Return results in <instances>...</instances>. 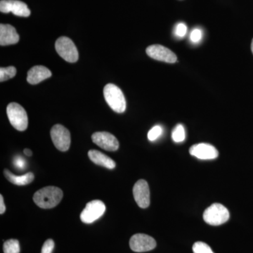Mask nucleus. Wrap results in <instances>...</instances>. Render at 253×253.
<instances>
[{
  "mask_svg": "<svg viewBox=\"0 0 253 253\" xmlns=\"http://www.w3.org/2000/svg\"><path fill=\"white\" fill-rule=\"evenodd\" d=\"M4 174L5 177L10 182L17 186H25L31 184L32 181L34 180L35 178L34 174L32 172H28L22 176H16L8 169H4Z\"/></svg>",
  "mask_w": 253,
  "mask_h": 253,
  "instance_id": "obj_17",
  "label": "nucleus"
},
{
  "mask_svg": "<svg viewBox=\"0 0 253 253\" xmlns=\"http://www.w3.org/2000/svg\"><path fill=\"white\" fill-rule=\"evenodd\" d=\"M50 134L53 144L56 149L63 152L69 149L71 142V134L65 126L59 124L55 125L51 128Z\"/></svg>",
  "mask_w": 253,
  "mask_h": 253,
  "instance_id": "obj_6",
  "label": "nucleus"
},
{
  "mask_svg": "<svg viewBox=\"0 0 253 253\" xmlns=\"http://www.w3.org/2000/svg\"><path fill=\"white\" fill-rule=\"evenodd\" d=\"M94 144L108 151H116L119 148V142L116 136L106 131H98L91 136Z\"/></svg>",
  "mask_w": 253,
  "mask_h": 253,
  "instance_id": "obj_11",
  "label": "nucleus"
},
{
  "mask_svg": "<svg viewBox=\"0 0 253 253\" xmlns=\"http://www.w3.org/2000/svg\"><path fill=\"white\" fill-rule=\"evenodd\" d=\"M191 156L201 160L215 159L219 156V152L214 146L206 143L193 145L189 149Z\"/></svg>",
  "mask_w": 253,
  "mask_h": 253,
  "instance_id": "obj_13",
  "label": "nucleus"
},
{
  "mask_svg": "<svg viewBox=\"0 0 253 253\" xmlns=\"http://www.w3.org/2000/svg\"><path fill=\"white\" fill-rule=\"evenodd\" d=\"M172 138L173 141L176 143H181L185 140V129H184V126L182 125H177L174 127L172 132Z\"/></svg>",
  "mask_w": 253,
  "mask_h": 253,
  "instance_id": "obj_18",
  "label": "nucleus"
},
{
  "mask_svg": "<svg viewBox=\"0 0 253 253\" xmlns=\"http://www.w3.org/2000/svg\"><path fill=\"white\" fill-rule=\"evenodd\" d=\"M88 156L89 159L98 166H103L108 168V169H112L116 168V164L113 160L106 156L103 153L100 152L96 150H90L88 152Z\"/></svg>",
  "mask_w": 253,
  "mask_h": 253,
  "instance_id": "obj_16",
  "label": "nucleus"
},
{
  "mask_svg": "<svg viewBox=\"0 0 253 253\" xmlns=\"http://www.w3.org/2000/svg\"><path fill=\"white\" fill-rule=\"evenodd\" d=\"M202 31L199 28H196L192 31L190 35V40L192 42L198 43L202 39Z\"/></svg>",
  "mask_w": 253,
  "mask_h": 253,
  "instance_id": "obj_23",
  "label": "nucleus"
},
{
  "mask_svg": "<svg viewBox=\"0 0 253 253\" xmlns=\"http://www.w3.org/2000/svg\"><path fill=\"white\" fill-rule=\"evenodd\" d=\"M163 128L160 126H154L148 133V139L151 141H156L162 134Z\"/></svg>",
  "mask_w": 253,
  "mask_h": 253,
  "instance_id": "obj_22",
  "label": "nucleus"
},
{
  "mask_svg": "<svg viewBox=\"0 0 253 253\" xmlns=\"http://www.w3.org/2000/svg\"><path fill=\"white\" fill-rule=\"evenodd\" d=\"M10 123L18 131H25L28 127V119L26 110L17 103H11L6 108Z\"/></svg>",
  "mask_w": 253,
  "mask_h": 253,
  "instance_id": "obj_4",
  "label": "nucleus"
},
{
  "mask_svg": "<svg viewBox=\"0 0 253 253\" xmlns=\"http://www.w3.org/2000/svg\"><path fill=\"white\" fill-rule=\"evenodd\" d=\"M104 95L106 102L110 108L118 113L126 111V99L122 90L118 86L113 84H108L105 86Z\"/></svg>",
  "mask_w": 253,
  "mask_h": 253,
  "instance_id": "obj_2",
  "label": "nucleus"
},
{
  "mask_svg": "<svg viewBox=\"0 0 253 253\" xmlns=\"http://www.w3.org/2000/svg\"><path fill=\"white\" fill-rule=\"evenodd\" d=\"M19 36L14 27L9 24L0 25V45L7 46L16 44Z\"/></svg>",
  "mask_w": 253,
  "mask_h": 253,
  "instance_id": "obj_14",
  "label": "nucleus"
},
{
  "mask_svg": "<svg viewBox=\"0 0 253 253\" xmlns=\"http://www.w3.org/2000/svg\"><path fill=\"white\" fill-rule=\"evenodd\" d=\"M4 253H19L20 244L18 240L9 239L5 241L3 246Z\"/></svg>",
  "mask_w": 253,
  "mask_h": 253,
  "instance_id": "obj_19",
  "label": "nucleus"
},
{
  "mask_svg": "<svg viewBox=\"0 0 253 253\" xmlns=\"http://www.w3.org/2000/svg\"><path fill=\"white\" fill-rule=\"evenodd\" d=\"M133 195L136 204L141 208H147L150 205V190L147 181L139 179L133 188Z\"/></svg>",
  "mask_w": 253,
  "mask_h": 253,
  "instance_id": "obj_12",
  "label": "nucleus"
},
{
  "mask_svg": "<svg viewBox=\"0 0 253 253\" xmlns=\"http://www.w3.org/2000/svg\"><path fill=\"white\" fill-rule=\"evenodd\" d=\"M26 161L21 156H17L14 159V164L16 168H19V169H24L26 167Z\"/></svg>",
  "mask_w": 253,
  "mask_h": 253,
  "instance_id": "obj_26",
  "label": "nucleus"
},
{
  "mask_svg": "<svg viewBox=\"0 0 253 253\" xmlns=\"http://www.w3.org/2000/svg\"><path fill=\"white\" fill-rule=\"evenodd\" d=\"M50 70L43 66H34L28 72L27 81L31 84H37L51 77Z\"/></svg>",
  "mask_w": 253,
  "mask_h": 253,
  "instance_id": "obj_15",
  "label": "nucleus"
},
{
  "mask_svg": "<svg viewBox=\"0 0 253 253\" xmlns=\"http://www.w3.org/2000/svg\"><path fill=\"white\" fill-rule=\"evenodd\" d=\"M54 249V241L52 239L46 240L42 248L41 253H52Z\"/></svg>",
  "mask_w": 253,
  "mask_h": 253,
  "instance_id": "obj_24",
  "label": "nucleus"
},
{
  "mask_svg": "<svg viewBox=\"0 0 253 253\" xmlns=\"http://www.w3.org/2000/svg\"><path fill=\"white\" fill-rule=\"evenodd\" d=\"M16 74V69L14 66L0 68V81L4 82L14 78Z\"/></svg>",
  "mask_w": 253,
  "mask_h": 253,
  "instance_id": "obj_20",
  "label": "nucleus"
},
{
  "mask_svg": "<svg viewBox=\"0 0 253 253\" xmlns=\"http://www.w3.org/2000/svg\"><path fill=\"white\" fill-rule=\"evenodd\" d=\"M131 251L136 253L147 252L156 247V241L151 236L144 234H136L129 241Z\"/></svg>",
  "mask_w": 253,
  "mask_h": 253,
  "instance_id": "obj_8",
  "label": "nucleus"
},
{
  "mask_svg": "<svg viewBox=\"0 0 253 253\" xmlns=\"http://www.w3.org/2000/svg\"><path fill=\"white\" fill-rule=\"evenodd\" d=\"M62 190L56 186H46L37 191L33 196V201L38 207L51 209L56 207L63 198Z\"/></svg>",
  "mask_w": 253,
  "mask_h": 253,
  "instance_id": "obj_1",
  "label": "nucleus"
},
{
  "mask_svg": "<svg viewBox=\"0 0 253 253\" xmlns=\"http://www.w3.org/2000/svg\"><path fill=\"white\" fill-rule=\"evenodd\" d=\"M106 211L104 203L99 200H95L86 205V207L82 211L81 219L83 223L91 224L99 219Z\"/></svg>",
  "mask_w": 253,
  "mask_h": 253,
  "instance_id": "obj_7",
  "label": "nucleus"
},
{
  "mask_svg": "<svg viewBox=\"0 0 253 253\" xmlns=\"http://www.w3.org/2000/svg\"><path fill=\"white\" fill-rule=\"evenodd\" d=\"M146 51L149 57L163 62L174 63L177 60V57L174 52L161 44H153L149 46Z\"/></svg>",
  "mask_w": 253,
  "mask_h": 253,
  "instance_id": "obj_10",
  "label": "nucleus"
},
{
  "mask_svg": "<svg viewBox=\"0 0 253 253\" xmlns=\"http://www.w3.org/2000/svg\"><path fill=\"white\" fill-rule=\"evenodd\" d=\"M193 252L194 253H214L207 244L201 241L195 243L193 246Z\"/></svg>",
  "mask_w": 253,
  "mask_h": 253,
  "instance_id": "obj_21",
  "label": "nucleus"
},
{
  "mask_svg": "<svg viewBox=\"0 0 253 253\" xmlns=\"http://www.w3.org/2000/svg\"><path fill=\"white\" fill-rule=\"evenodd\" d=\"M5 211H6V207H5L4 199L2 195H0V214H4Z\"/></svg>",
  "mask_w": 253,
  "mask_h": 253,
  "instance_id": "obj_27",
  "label": "nucleus"
},
{
  "mask_svg": "<svg viewBox=\"0 0 253 253\" xmlns=\"http://www.w3.org/2000/svg\"><path fill=\"white\" fill-rule=\"evenodd\" d=\"M0 11L4 14L11 12L21 17H28L31 15V10L27 4L18 0H1Z\"/></svg>",
  "mask_w": 253,
  "mask_h": 253,
  "instance_id": "obj_9",
  "label": "nucleus"
},
{
  "mask_svg": "<svg viewBox=\"0 0 253 253\" xmlns=\"http://www.w3.org/2000/svg\"><path fill=\"white\" fill-rule=\"evenodd\" d=\"M230 217L229 211L220 204H214L208 207L204 212V219L207 224L219 226L224 224Z\"/></svg>",
  "mask_w": 253,
  "mask_h": 253,
  "instance_id": "obj_3",
  "label": "nucleus"
},
{
  "mask_svg": "<svg viewBox=\"0 0 253 253\" xmlns=\"http://www.w3.org/2000/svg\"><path fill=\"white\" fill-rule=\"evenodd\" d=\"M23 152H24V154L26 155V156H28V157H30V156H31L32 155H33L31 150L28 149H24Z\"/></svg>",
  "mask_w": 253,
  "mask_h": 253,
  "instance_id": "obj_28",
  "label": "nucleus"
},
{
  "mask_svg": "<svg viewBox=\"0 0 253 253\" xmlns=\"http://www.w3.org/2000/svg\"><path fill=\"white\" fill-rule=\"evenodd\" d=\"M55 49L65 61L69 63L77 62L79 54L76 44L67 37H61L55 43Z\"/></svg>",
  "mask_w": 253,
  "mask_h": 253,
  "instance_id": "obj_5",
  "label": "nucleus"
},
{
  "mask_svg": "<svg viewBox=\"0 0 253 253\" xmlns=\"http://www.w3.org/2000/svg\"><path fill=\"white\" fill-rule=\"evenodd\" d=\"M251 50H252V52L253 54V39L252 41V44H251Z\"/></svg>",
  "mask_w": 253,
  "mask_h": 253,
  "instance_id": "obj_29",
  "label": "nucleus"
},
{
  "mask_svg": "<svg viewBox=\"0 0 253 253\" xmlns=\"http://www.w3.org/2000/svg\"><path fill=\"white\" fill-rule=\"evenodd\" d=\"M186 32H187V27L184 23H180L176 25L175 31H174L176 36L183 38L186 36Z\"/></svg>",
  "mask_w": 253,
  "mask_h": 253,
  "instance_id": "obj_25",
  "label": "nucleus"
}]
</instances>
